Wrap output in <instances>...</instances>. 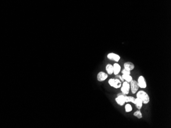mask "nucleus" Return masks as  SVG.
I'll return each mask as SVG.
<instances>
[{"label": "nucleus", "instance_id": "f3484780", "mask_svg": "<svg viewBox=\"0 0 171 128\" xmlns=\"http://www.w3.org/2000/svg\"><path fill=\"white\" fill-rule=\"evenodd\" d=\"M121 72L122 74H126V75H130L131 74V72L130 70H127L125 69H124Z\"/></svg>", "mask_w": 171, "mask_h": 128}, {"label": "nucleus", "instance_id": "39448f33", "mask_svg": "<svg viewBox=\"0 0 171 128\" xmlns=\"http://www.w3.org/2000/svg\"><path fill=\"white\" fill-rule=\"evenodd\" d=\"M130 88L131 89V92L133 94H135L138 90L139 88L138 82L135 80H132L130 82Z\"/></svg>", "mask_w": 171, "mask_h": 128}, {"label": "nucleus", "instance_id": "2eb2a0df", "mask_svg": "<svg viewBox=\"0 0 171 128\" xmlns=\"http://www.w3.org/2000/svg\"><path fill=\"white\" fill-rule=\"evenodd\" d=\"M134 116L137 117L139 119H140L142 117V114L140 110H138L134 113Z\"/></svg>", "mask_w": 171, "mask_h": 128}, {"label": "nucleus", "instance_id": "f8f14e48", "mask_svg": "<svg viewBox=\"0 0 171 128\" xmlns=\"http://www.w3.org/2000/svg\"><path fill=\"white\" fill-rule=\"evenodd\" d=\"M106 70L109 75H112L113 73V66L111 65V64H108L106 65Z\"/></svg>", "mask_w": 171, "mask_h": 128}, {"label": "nucleus", "instance_id": "dca6fc26", "mask_svg": "<svg viewBox=\"0 0 171 128\" xmlns=\"http://www.w3.org/2000/svg\"><path fill=\"white\" fill-rule=\"evenodd\" d=\"M125 110L126 112H130L132 111V107L130 104H127L126 106H125Z\"/></svg>", "mask_w": 171, "mask_h": 128}, {"label": "nucleus", "instance_id": "f257e3e1", "mask_svg": "<svg viewBox=\"0 0 171 128\" xmlns=\"http://www.w3.org/2000/svg\"><path fill=\"white\" fill-rule=\"evenodd\" d=\"M137 98L140 99L142 101L144 104H147L150 102V97L148 93L143 90L139 91L136 95Z\"/></svg>", "mask_w": 171, "mask_h": 128}, {"label": "nucleus", "instance_id": "1a4fd4ad", "mask_svg": "<svg viewBox=\"0 0 171 128\" xmlns=\"http://www.w3.org/2000/svg\"><path fill=\"white\" fill-rule=\"evenodd\" d=\"M123 66H124V68H125V69L129 70L130 71L133 70L135 67L134 64L131 62H127L125 63H124Z\"/></svg>", "mask_w": 171, "mask_h": 128}, {"label": "nucleus", "instance_id": "f03ea898", "mask_svg": "<svg viewBox=\"0 0 171 128\" xmlns=\"http://www.w3.org/2000/svg\"><path fill=\"white\" fill-rule=\"evenodd\" d=\"M108 83L111 86L115 88H118L121 86V81L118 79H110Z\"/></svg>", "mask_w": 171, "mask_h": 128}, {"label": "nucleus", "instance_id": "9d476101", "mask_svg": "<svg viewBox=\"0 0 171 128\" xmlns=\"http://www.w3.org/2000/svg\"><path fill=\"white\" fill-rule=\"evenodd\" d=\"M121 70V66L118 63H114L113 65V73L115 75H118Z\"/></svg>", "mask_w": 171, "mask_h": 128}, {"label": "nucleus", "instance_id": "ddd939ff", "mask_svg": "<svg viewBox=\"0 0 171 128\" xmlns=\"http://www.w3.org/2000/svg\"><path fill=\"white\" fill-rule=\"evenodd\" d=\"M143 103L142 101L138 98H136V103L135 105L136 106V107L138 110H140L142 108Z\"/></svg>", "mask_w": 171, "mask_h": 128}, {"label": "nucleus", "instance_id": "9b49d317", "mask_svg": "<svg viewBox=\"0 0 171 128\" xmlns=\"http://www.w3.org/2000/svg\"><path fill=\"white\" fill-rule=\"evenodd\" d=\"M125 100L126 103H128V102H131V103H133L134 104H135L136 103V99L133 96H126L125 97Z\"/></svg>", "mask_w": 171, "mask_h": 128}, {"label": "nucleus", "instance_id": "a211bd4d", "mask_svg": "<svg viewBox=\"0 0 171 128\" xmlns=\"http://www.w3.org/2000/svg\"><path fill=\"white\" fill-rule=\"evenodd\" d=\"M116 78H117V79H118L119 80H120L121 81V82H123V81H124V80H123V79L122 78V76H120V75H116Z\"/></svg>", "mask_w": 171, "mask_h": 128}, {"label": "nucleus", "instance_id": "20e7f679", "mask_svg": "<svg viewBox=\"0 0 171 128\" xmlns=\"http://www.w3.org/2000/svg\"><path fill=\"white\" fill-rule=\"evenodd\" d=\"M130 89V85L129 83L127 81L123 82L122 85L121 87V92L125 94V95H127L129 93Z\"/></svg>", "mask_w": 171, "mask_h": 128}, {"label": "nucleus", "instance_id": "6e6552de", "mask_svg": "<svg viewBox=\"0 0 171 128\" xmlns=\"http://www.w3.org/2000/svg\"><path fill=\"white\" fill-rule=\"evenodd\" d=\"M107 57L109 59L111 60L115 61L116 62H118L119 60H120V59H121V57H120V56H119V55H118L117 54H116L113 53H109Z\"/></svg>", "mask_w": 171, "mask_h": 128}, {"label": "nucleus", "instance_id": "7ed1b4c3", "mask_svg": "<svg viewBox=\"0 0 171 128\" xmlns=\"http://www.w3.org/2000/svg\"><path fill=\"white\" fill-rule=\"evenodd\" d=\"M127 96L126 95L123 93L122 92L119 93L117 95V97L115 99V101L117 102V103L120 106H123L125 102V96Z\"/></svg>", "mask_w": 171, "mask_h": 128}, {"label": "nucleus", "instance_id": "0eeeda50", "mask_svg": "<svg viewBox=\"0 0 171 128\" xmlns=\"http://www.w3.org/2000/svg\"><path fill=\"white\" fill-rule=\"evenodd\" d=\"M108 77V74H107L106 73H105V72L103 71H100L97 74V79L98 81L102 82L107 79Z\"/></svg>", "mask_w": 171, "mask_h": 128}, {"label": "nucleus", "instance_id": "423d86ee", "mask_svg": "<svg viewBox=\"0 0 171 128\" xmlns=\"http://www.w3.org/2000/svg\"><path fill=\"white\" fill-rule=\"evenodd\" d=\"M137 82L140 88H146L147 87V83L143 76H141L139 77L138 78Z\"/></svg>", "mask_w": 171, "mask_h": 128}, {"label": "nucleus", "instance_id": "4468645a", "mask_svg": "<svg viewBox=\"0 0 171 128\" xmlns=\"http://www.w3.org/2000/svg\"><path fill=\"white\" fill-rule=\"evenodd\" d=\"M122 77L123 79V80H125L127 82L130 83L132 80H133V78H132V77L130 76V75H126V74H122Z\"/></svg>", "mask_w": 171, "mask_h": 128}]
</instances>
